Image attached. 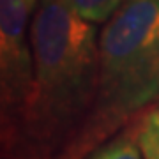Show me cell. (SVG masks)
<instances>
[{
    "label": "cell",
    "instance_id": "6da1fadb",
    "mask_svg": "<svg viewBox=\"0 0 159 159\" xmlns=\"http://www.w3.org/2000/svg\"><path fill=\"white\" fill-rule=\"evenodd\" d=\"M32 87L2 122L6 159H60L92 111L99 83V41L92 21L66 0H39L30 23Z\"/></svg>",
    "mask_w": 159,
    "mask_h": 159
},
{
    "label": "cell",
    "instance_id": "7a4b0ae2",
    "mask_svg": "<svg viewBox=\"0 0 159 159\" xmlns=\"http://www.w3.org/2000/svg\"><path fill=\"white\" fill-rule=\"evenodd\" d=\"M159 99V0H124L99 35L92 111L60 159H85Z\"/></svg>",
    "mask_w": 159,
    "mask_h": 159
},
{
    "label": "cell",
    "instance_id": "3957f363",
    "mask_svg": "<svg viewBox=\"0 0 159 159\" xmlns=\"http://www.w3.org/2000/svg\"><path fill=\"white\" fill-rule=\"evenodd\" d=\"M39 0H0V92L2 122L12 119L32 87L34 58L30 23Z\"/></svg>",
    "mask_w": 159,
    "mask_h": 159
},
{
    "label": "cell",
    "instance_id": "277c9868",
    "mask_svg": "<svg viewBox=\"0 0 159 159\" xmlns=\"http://www.w3.org/2000/svg\"><path fill=\"white\" fill-rule=\"evenodd\" d=\"M133 131L143 159H159V108H148L133 124Z\"/></svg>",
    "mask_w": 159,
    "mask_h": 159
},
{
    "label": "cell",
    "instance_id": "5b68a950",
    "mask_svg": "<svg viewBox=\"0 0 159 159\" xmlns=\"http://www.w3.org/2000/svg\"><path fill=\"white\" fill-rule=\"evenodd\" d=\"M85 159H143V156L134 140V131L131 125L124 134H117L108 143H102Z\"/></svg>",
    "mask_w": 159,
    "mask_h": 159
},
{
    "label": "cell",
    "instance_id": "8992f818",
    "mask_svg": "<svg viewBox=\"0 0 159 159\" xmlns=\"http://www.w3.org/2000/svg\"><path fill=\"white\" fill-rule=\"evenodd\" d=\"M81 18L89 21H108L124 0H66Z\"/></svg>",
    "mask_w": 159,
    "mask_h": 159
}]
</instances>
